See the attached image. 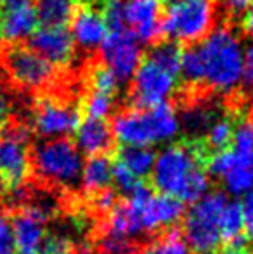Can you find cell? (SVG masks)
Listing matches in <instances>:
<instances>
[{"label":"cell","mask_w":253,"mask_h":254,"mask_svg":"<svg viewBox=\"0 0 253 254\" xmlns=\"http://www.w3.org/2000/svg\"><path fill=\"white\" fill-rule=\"evenodd\" d=\"M245 49L229 28H217L182 54L180 76L205 83L217 92H231L241 83Z\"/></svg>","instance_id":"obj_1"},{"label":"cell","mask_w":253,"mask_h":254,"mask_svg":"<svg viewBox=\"0 0 253 254\" xmlns=\"http://www.w3.org/2000/svg\"><path fill=\"white\" fill-rule=\"evenodd\" d=\"M113 137L123 147H153L170 142L179 135V114L165 102L151 109H127L118 113L111 123Z\"/></svg>","instance_id":"obj_2"},{"label":"cell","mask_w":253,"mask_h":254,"mask_svg":"<svg viewBox=\"0 0 253 254\" xmlns=\"http://www.w3.org/2000/svg\"><path fill=\"white\" fill-rule=\"evenodd\" d=\"M31 168L38 180L51 187L73 189L80 184L84 157L75 142L52 138L37 144L31 154Z\"/></svg>","instance_id":"obj_3"},{"label":"cell","mask_w":253,"mask_h":254,"mask_svg":"<svg viewBox=\"0 0 253 254\" xmlns=\"http://www.w3.org/2000/svg\"><path fill=\"white\" fill-rule=\"evenodd\" d=\"M229 199L222 190L208 192L184 214L182 237L194 254H215L222 242L219 230L220 214Z\"/></svg>","instance_id":"obj_4"},{"label":"cell","mask_w":253,"mask_h":254,"mask_svg":"<svg viewBox=\"0 0 253 254\" xmlns=\"http://www.w3.org/2000/svg\"><path fill=\"white\" fill-rule=\"evenodd\" d=\"M205 166L198 149L191 142H175L156 154L151 173L153 187L158 194L179 199L184 185L198 168Z\"/></svg>","instance_id":"obj_5"},{"label":"cell","mask_w":253,"mask_h":254,"mask_svg":"<svg viewBox=\"0 0 253 254\" xmlns=\"http://www.w3.org/2000/svg\"><path fill=\"white\" fill-rule=\"evenodd\" d=\"M213 23L212 0H191L167 7L162 19V33L173 42H198L208 35Z\"/></svg>","instance_id":"obj_6"},{"label":"cell","mask_w":253,"mask_h":254,"mask_svg":"<svg viewBox=\"0 0 253 254\" xmlns=\"http://www.w3.org/2000/svg\"><path fill=\"white\" fill-rule=\"evenodd\" d=\"M128 199L137 209L144 234H156L160 230L173 228V225L179 223L186 214V204L172 195L158 194L148 185Z\"/></svg>","instance_id":"obj_7"},{"label":"cell","mask_w":253,"mask_h":254,"mask_svg":"<svg viewBox=\"0 0 253 254\" xmlns=\"http://www.w3.org/2000/svg\"><path fill=\"white\" fill-rule=\"evenodd\" d=\"M179 80L165 69L142 59L134 74L130 102L132 109H151L160 104H165L177 90Z\"/></svg>","instance_id":"obj_8"},{"label":"cell","mask_w":253,"mask_h":254,"mask_svg":"<svg viewBox=\"0 0 253 254\" xmlns=\"http://www.w3.org/2000/svg\"><path fill=\"white\" fill-rule=\"evenodd\" d=\"M208 177L222 180L224 187L233 195H247L253 192V152L243 154L233 149L212 154L206 159Z\"/></svg>","instance_id":"obj_9"},{"label":"cell","mask_w":253,"mask_h":254,"mask_svg":"<svg viewBox=\"0 0 253 254\" xmlns=\"http://www.w3.org/2000/svg\"><path fill=\"white\" fill-rule=\"evenodd\" d=\"M3 64L10 80L28 90L44 88L54 78V66L30 47L7 49L3 54Z\"/></svg>","instance_id":"obj_10"},{"label":"cell","mask_w":253,"mask_h":254,"mask_svg":"<svg viewBox=\"0 0 253 254\" xmlns=\"http://www.w3.org/2000/svg\"><path fill=\"white\" fill-rule=\"evenodd\" d=\"M101 57L104 66L115 74L116 80L120 83H125L130 78H134L141 64V45L128 28L109 31L101 45Z\"/></svg>","instance_id":"obj_11"},{"label":"cell","mask_w":253,"mask_h":254,"mask_svg":"<svg viewBox=\"0 0 253 254\" xmlns=\"http://www.w3.org/2000/svg\"><path fill=\"white\" fill-rule=\"evenodd\" d=\"M80 123V111L73 104L56 101V99H40L33 111V128L38 137L45 140L66 138L77 130Z\"/></svg>","instance_id":"obj_12"},{"label":"cell","mask_w":253,"mask_h":254,"mask_svg":"<svg viewBox=\"0 0 253 254\" xmlns=\"http://www.w3.org/2000/svg\"><path fill=\"white\" fill-rule=\"evenodd\" d=\"M31 170L28 131L24 128L7 131L0 137V175L9 187H23Z\"/></svg>","instance_id":"obj_13"},{"label":"cell","mask_w":253,"mask_h":254,"mask_svg":"<svg viewBox=\"0 0 253 254\" xmlns=\"http://www.w3.org/2000/svg\"><path fill=\"white\" fill-rule=\"evenodd\" d=\"M16 254H40L47 237L49 213L40 204H23L12 218Z\"/></svg>","instance_id":"obj_14"},{"label":"cell","mask_w":253,"mask_h":254,"mask_svg":"<svg viewBox=\"0 0 253 254\" xmlns=\"http://www.w3.org/2000/svg\"><path fill=\"white\" fill-rule=\"evenodd\" d=\"M70 23L73 42L87 52L101 49L102 42L109 33L95 0H77V7Z\"/></svg>","instance_id":"obj_15"},{"label":"cell","mask_w":253,"mask_h":254,"mask_svg":"<svg viewBox=\"0 0 253 254\" xmlns=\"http://www.w3.org/2000/svg\"><path fill=\"white\" fill-rule=\"evenodd\" d=\"M163 0H125V24L137 42L149 44L162 35Z\"/></svg>","instance_id":"obj_16"},{"label":"cell","mask_w":253,"mask_h":254,"mask_svg":"<svg viewBox=\"0 0 253 254\" xmlns=\"http://www.w3.org/2000/svg\"><path fill=\"white\" fill-rule=\"evenodd\" d=\"M30 49L52 66H68L75 56V42L66 26H40L30 37Z\"/></svg>","instance_id":"obj_17"},{"label":"cell","mask_w":253,"mask_h":254,"mask_svg":"<svg viewBox=\"0 0 253 254\" xmlns=\"http://www.w3.org/2000/svg\"><path fill=\"white\" fill-rule=\"evenodd\" d=\"M75 145L88 157L106 156L115 145L111 125L106 120L84 118L75 130Z\"/></svg>","instance_id":"obj_18"},{"label":"cell","mask_w":253,"mask_h":254,"mask_svg":"<svg viewBox=\"0 0 253 254\" xmlns=\"http://www.w3.org/2000/svg\"><path fill=\"white\" fill-rule=\"evenodd\" d=\"M38 28V16L33 3L24 2L16 7L0 9V40L7 44L31 37Z\"/></svg>","instance_id":"obj_19"},{"label":"cell","mask_w":253,"mask_h":254,"mask_svg":"<svg viewBox=\"0 0 253 254\" xmlns=\"http://www.w3.org/2000/svg\"><path fill=\"white\" fill-rule=\"evenodd\" d=\"M219 118L220 114L217 107L208 104H191L184 107L179 116L180 130L186 131L187 142H199Z\"/></svg>","instance_id":"obj_20"},{"label":"cell","mask_w":253,"mask_h":254,"mask_svg":"<svg viewBox=\"0 0 253 254\" xmlns=\"http://www.w3.org/2000/svg\"><path fill=\"white\" fill-rule=\"evenodd\" d=\"M111 177L113 161L108 156H94L84 163L80 185L87 194L95 195L106 189H111Z\"/></svg>","instance_id":"obj_21"},{"label":"cell","mask_w":253,"mask_h":254,"mask_svg":"<svg viewBox=\"0 0 253 254\" xmlns=\"http://www.w3.org/2000/svg\"><path fill=\"white\" fill-rule=\"evenodd\" d=\"M220 239L231 248L245 249L248 239L243 234V213H241V202L229 201L224 207L219 221Z\"/></svg>","instance_id":"obj_22"},{"label":"cell","mask_w":253,"mask_h":254,"mask_svg":"<svg viewBox=\"0 0 253 254\" xmlns=\"http://www.w3.org/2000/svg\"><path fill=\"white\" fill-rule=\"evenodd\" d=\"M77 0H37V16L42 26H66L71 21Z\"/></svg>","instance_id":"obj_23"},{"label":"cell","mask_w":253,"mask_h":254,"mask_svg":"<svg viewBox=\"0 0 253 254\" xmlns=\"http://www.w3.org/2000/svg\"><path fill=\"white\" fill-rule=\"evenodd\" d=\"M182 47L173 40H165L153 45L144 59L151 61L158 67L165 69L169 74L179 78L180 76V64H182Z\"/></svg>","instance_id":"obj_24"},{"label":"cell","mask_w":253,"mask_h":254,"mask_svg":"<svg viewBox=\"0 0 253 254\" xmlns=\"http://www.w3.org/2000/svg\"><path fill=\"white\" fill-rule=\"evenodd\" d=\"M116 161L122 163L137 178L144 180L146 177H151L156 161V152L151 147H122Z\"/></svg>","instance_id":"obj_25"},{"label":"cell","mask_w":253,"mask_h":254,"mask_svg":"<svg viewBox=\"0 0 253 254\" xmlns=\"http://www.w3.org/2000/svg\"><path fill=\"white\" fill-rule=\"evenodd\" d=\"M137 254H191L182 234L177 228H169L160 237L153 239Z\"/></svg>","instance_id":"obj_26"},{"label":"cell","mask_w":253,"mask_h":254,"mask_svg":"<svg viewBox=\"0 0 253 254\" xmlns=\"http://www.w3.org/2000/svg\"><path fill=\"white\" fill-rule=\"evenodd\" d=\"M111 185L115 187V190L118 194H122L123 197L128 199L134 194H137L142 187H144V182L141 178H137L134 173L127 170L122 163L115 161L113 163V177H111Z\"/></svg>","instance_id":"obj_27"},{"label":"cell","mask_w":253,"mask_h":254,"mask_svg":"<svg viewBox=\"0 0 253 254\" xmlns=\"http://www.w3.org/2000/svg\"><path fill=\"white\" fill-rule=\"evenodd\" d=\"M97 9L109 31L125 30V0H97Z\"/></svg>","instance_id":"obj_28"},{"label":"cell","mask_w":253,"mask_h":254,"mask_svg":"<svg viewBox=\"0 0 253 254\" xmlns=\"http://www.w3.org/2000/svg\"><path fill=\"white\" fill-rule=\"evenodd\" d=\"M113 107H115V97L101 92L90 90L84 101V111L87 114L85 118H92V120H106L111 114Z\"/></svg>","instance_id":"obj_29"},{"label":"cell","mask_w":253,"mask_h":254,"mask_svg":"<svg viewBox=\"0 0 253 254\" xmlns=\"http://www.w3.org/2000/svg\"><path fill=\"white\" fill-rule=\"evenodd\" d=\"M118 88H120V81L116 80V76L104 66V64H102V66H95L94 69H92L90 90L116 97Z\"/></svg>","instance_id":"obj_30"},{"label":"cell","mask_w":253,"mask_h":254,"mask_svg":"<svg viewBox=\"0 0 253 254\" xmlns=\"http://www.w3.org/2000/svg\"><path fill=\"white\" fill-rule=\"evenodd\" d=\"M231 149L236 152L252 154L253 152V121L241 120L234 123L233 144Z\"/></svg>","instance_id":"obj_31"},{"label":"cell","mask_w":253,"mask_h":254,"mask_svg":"<svg viewBox=\"0 0 253 254\" xmlns=\"http://www.w3.org/2000/svg\"><path fill=\"white\" fill-rule=\"evenodd\" d=\"M97 249L101 254H137L132 241H125V239H118L106 234L99 235Z\"/></svg>","instance_id":"obj_32"},{"label":"cell","mask_w":253,"mask_h":254,"mask_svg":"<svg viewBox=\"0 0 253 254\" xmlns=\"http://www.w3.org/2000/svg\"><path fill=\"white\" fill-rule=\"evenodd\" d=\"M77 246L73 244L68 235L63 234H47L44 241V246L40 249V254H75Z\"/></svg>","instance_id":"obj_33"},{"label":"cell","mask_w":253,"mask_h":254,"mask_svg":"<svg viewBox=\"0 0 253 254\" xmlns=\"http://www.w3.org/2000/svg\"><path fill=\"white\" fill-rule=\"evenodd\" d=\"M0 254H16L12 220L0 211Z\"/></svg>","instance_id":"obj_34"},{"label":"cell","mask_w":253,"mask_h":254,"mask_svg":"<svg viewBox=\"0 0 253 254\" xmlns=\"http://www.w3.org/2000/svg\"><path fill=\"white\" fill-rule=\"evenodd\" d=\"M92 202H94V207L99 213L108 214L116 206V192L113 189H106V190L92 195Z\"/></svg>","instance_id":"obj_35"},{"label":"cell","mask_w":253,"mask_h":254,"mask_svg":"<svg viewBox=\"0 0 253 254\" xmlns=\"http://www.w3.org/2000/svg\"><path fill=\"white\" fill-rule=\"evenodd\" d=\"M241 213H243L245 237L253 239V192L243 195V201H241Z\"/></svg>","instance_id":"obj_36"},{"label":"cell","mask_w":253,"mask_h":254,"mask_svg":"<svg viewBox=\"0 0 253 254\" xmlns=\"http://www.w3.org/2000/svg\"><path fill=\"white\" fill-rule=\"evenodd\" d=\"M241 87L247 92H253V47L245 51L243 71H241Z\"/></svg>","instance_id":"obj_37"},{"label":"cell","mask_w":253,"mask_h":254,"mask_svg":"<svg viewBox=\"0 0 253 254\" xmlns=\"http://www.w3.org/2000/svg\"><path fill=\"white\" fill-rule=\"evenodd\" d=\"M222 3L229 14L240 16V14H245L248 7L253 5V0H222Z\"/></svg>","instance_id":"obj_38"},{"label":"cell","mask_w":253,"mask_h":254,"mask_svg":"<svg viewBox=\"0 0 253 254\" xmlns=\"http://www.w3.org/2000/svg\"><path fill=\"white\" fill-rule=\"evenodd\" d=\"M9 116H10V104L7 101V97L0 95V128L9 121Z\"/></svg>","instance_id":"obj_39"},{"label":"cell","mask_w":253,"mask_h":254,"mask_svg":"<svg viewBox=\"0 0 253 254\" xmlns=\"http://www.w3.org/2000/svg\"><path fill=\"white\" fill-rule=\"evenodd\" d=\"M241 24H243V30L247 31V33L253 35V5L245 10L243 17H241Z\"/></svg>","instance_id":"obj_40"},{"label":"cell","mask_w":253,"mask_h":254,"mask_svg":"<svg viewBox=\"0 0 253 254\" xmlns=\"http://www.w3.org/2000/svg\"><path fill=\"white\" fill-rule=\"evenodd\" d=\"M215 254H248L247 249H238V248H231V246H226L224 249L217 251Z\"/></svg>","instance_id":"obj_41"},{"label":"cell","mask_w":253,"mask_h":254,"mask_svg":"<svg viewBox=\"0 0 253 254\" xmlns=\"http://www.w3.org/2000/svg\"><path fill=\"white\" fill-rule=\"evenodd\" d=\"M7 192H9V184H7L5 178L0 175V204H2V201L5 199Z\"/></svg>","instance_id":"obj_42"},{"label":"cell","mask_w":253,"mask_h":254,"mask_svg":"<svg viewBox=\"0 0 253 254\" xmlns=\"http://www.w3.org/2000/svg\"><path fill=\"white\" fill-rule=\"evenodd\" d=\"M28 2V0H0V9H7V7H16L21 3Z\"/></svg>","instance_id":"obj_43"},{"label":"cell","mask_w":253,"mask_h":254,"mask_svg":"<svg viewBox=\"0 0 253 254\" xmlns=\"http://www.w3.org/2000/svg\"><path fill=\"white\" fill-rule=\"evenodd\" d=\"M186 2H191V0H163V5L172 7V5H179V3H186Z\"/></svg>","instance_id":"obj_44"},{"label":"cell","mask_w":253,"mask_h":254,"mask_svg":"<svg viewBox=\"0 0 253 254\" xmlns=\"http://www.w3.org/2000/svg\"><path fill=\"white\" fill-rule=\"evenodd\" d=\"M252 254H253V249H252Z\"/></svg>","instance_id":"obj_45"}]
</instances>
